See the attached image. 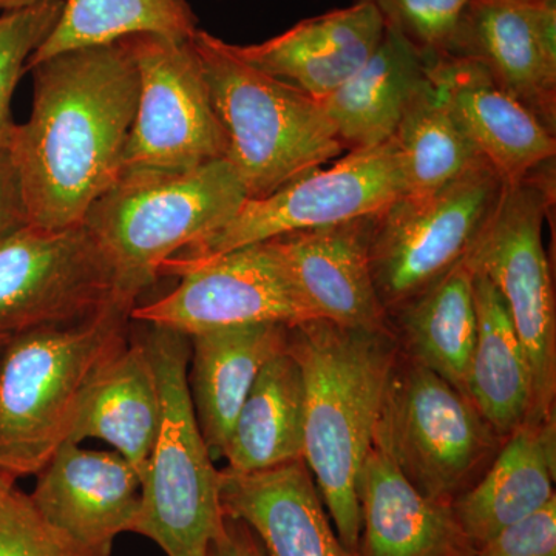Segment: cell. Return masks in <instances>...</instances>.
<instances>
[{
	"instance_id": "obj_24",
	"label": "cell",
	"mask_w": 556,
	"mask_h": 556,
	"mask_svg": "<svg viewBox=\"0 0 556 556\" xmlns=\"http://www.w3.org/2000/svg\"><path fill=\"white\" fill-rule=\"evenodd\" d=\"M427 79L426 62L386 30L369 60L317 102L346 152L375 148L394 137L405 108Z\"/></svg>"
},
{
	"instance_id": "obj_27",
	"label": "cell",
	"mask_w": 556,
	"mask_h": 556,
	"mask_svg": "<svg viewBox=\"0 0 556 556\" xmlns=\"http://www.w3.org/2000/svg\"><path fill=\"white\" fill-rule=\"evenodd\" d=\"M477 340L468 369V399L506 439L532 412V379L525 350L496 288L473 273Z\"/></svg>"
},
{
	"instance_id": "obj_29",
	"label": "cell",
	"mask_w": 556,
	"mask_h": 556,
	"mask_svg": "<svg viewBox=\"0 0 556 556\" xmlns=\"http://www.w3.org/2000/svg\"><path fill=\"white\" fill-rule=\"evenodd\" d=\"M199 17L188 0H64L56 27L28 61L33 64L84 47L105 46L129 36L190 40Z\"/></svg>"
},
{
	"instance_id": "obj_2",
	"label": "cell",
	"mask_w": 556,
	"mask_h": 556,
	"mask_svg": "<svg viewBox=\"0 0 556 556\" xmlns=\"http://www.w3.org/2000/svg\"><path fill=\"white\" fill-rule=\"evenodd\" d=\"M288 350L305 387L303 463L340 543L356 556L362 527L358 481L401 346L391 325L348 328L311 318L289 329Z\"/></svg>"
},
{
	"instance_id": "obj_5",
	"label": "cell",
	"mask_w": 556,
	"mask_h": 556,
	"mask_svg": "<svg viewBox=\"0 0 556 556\" xmlns=\"http://www.w3.org/2000/svg\"><path fill=\"white\" fill-rule=\"evenodd\" d=\"M192 46L228 137V156L248 199L258 200L345 155L320 104L249 64L233 43L195 33Z\"/></svg>"
},
{
	"instance_id": "obj_28",
	"label": "cell",
	"mask_w": 556,
	"mask_h": 556,
	"mask_svg": "<svg viewBox=\"0 0 556 556\" xmlns=\"http://www.w3.org/2000/svg\"><path fill=\"white\" fill-rule=\"evenodd\" d=\"M393 139L405 195H427L485 163L430 78L413 94Z\"/></svg>"
},
{
	"instance_id": "obj_30",
	"label": "cell",
	"mask_w": 556,
	"mask_h": 556,
	"mask_svg": "<svg viewBox=\"0 0 556 556\" xmlns=\"http://www.w3.org/2000/svg\"><path fill=\"white\" fill-rule=\"evenodd\" d=\"M386 30L415 51L427 64L453 56L460 25L473 0H368Z\"/></svg>"
},
{
	"instance_id": "obj_34",
	"label": "cell",
	"mask_w": 556,
	"mask_h": 556,
	"mask_svg": "<svg viewBox=\"0 0 556 556\" xmlns=\"http://www.w3.org/2000/svg\"><path fill=\"white\" fill-rule=\"evenodd\" d=\"M27 222L20 179L9 152L0 153V239Z\"/></svg>"
},
{
	"instance_id": "obj_14",
	"label": "cell",
	"mask_w": 556,
	"mask_h": 556,
	"mask_svg": "<svg viewBox=\"0 0 556 556\" xmlns=\"http://www.w3.org/2000/svg\"><path fill=\"white\" fill-rule=\"evenodd\" d=\"M453 56L481 62L556 137V0H473Z\"/></svg>"
},
{
	"instance_id": "obj_19",
	"label": "cell",
	"mask_w": 556,
	"mask_h": 556,
	"mask_svg": "<svg viewBox=\"0 0 556 556\" xmlns=\"http://www.w3.org/2000/svg\"><path fill=\"white\" fill-rule=\"evenodd\" d=\"M219 503L225 517L254 532L266 556H351L303 460L254 473L219 470Z\"/></svg>"
},
{
	"instance_id": "obj_31",
	"label": "cell",
	"mask_w": 556,
	"mask_h": 556,
	"mask_svg": "<svg viewBox=\"0 0 556 556\" xmlns=\"http://www.w3.org/2000/svg\"><path fill=\"white\" fill-rule=\"evenodd\" d=\"M64 0H46L28 9L0 14V153L9 149L16 123L11 102L28 61L60 21Z\"/></svg>"
},
{
	"instance_id": "obj_6",
	"label": "cell",
	"mask_w": 556,
	"mask_h": 556,
	"mask_svg": "<svg viewBox=\"0 0 556 556\" xmlns=\"http://www.w3.org/2000/svg\"><path fill=\"white\" fill-rule=\"evenodd\" d=\"M142 342L159 379L161 427L141 475L134 533L167 556H207L222 529L219 470L201 434L189 390L188 336L148 325Z\"/></svg>"
},
{
	"instance_id": "obj_18",
	"label": "cell",
	"mask_w": 556,
	"mask_h": 556,
	"mask_svg": "<svg viewBox=\"0 0 556 556\" xmlns=\"http://www.w3.org/2000/svg\"><path fill=\"white\" fill-rule=\"evenodd\" d=\"M383 35L379 11L368 0H357L300 21L265 42L233 43V49L254 67L321 101L369 60Z\"/></svg>"
},
{
	"instance_id": "obj_17",
	"label": "cell",
	"mask_w": 556,
	"mask_h": 556,
	"mask_svg": "<svg viewBox=\"0 0 556 556\" xmlns=\"http://www.w3.org/2000/svg\"><path fill=\"white\" fill-rule=\"evenodd\" d=\"M427 75L504 182L522 181L555 163V135L507 93L481 62L442 58L427 64Z\"/></svg>"
},
{
	"instance_id": "obj_16",
	"label": "cell",
	"mask_w": 556,
	"mask_h": 556,
	"mask_svg": "<svg viewBox=\"0 0 556 556\" xmlns=\"http://www.w3.org/2000/svg\"><path fill=\"white\" fill-rule=\"evenodd\" d=\"M372 218L266 240L314 318L348 328L390 327L369 265Z\"/></svg>"
},
{
	"instance_id": "obj_3",
	"label": "cell",
	"mask_w": 556,
	"mask_h": 556,
	"mask_svg": "<svg viewBox=\"0 0 556 556\" xmlns=\"http://www.w3.org/2000/svg\"><path fill=\"white\" fill-rule=\"evenodd\" d=\"M135 305L115 300L86 320L11 336L0 350V470L36 477L72 441L102 369L127 346Z\"/></svg>"
},
{
	"instance_id": "obj_32",
	"label": "cell",
	"mask_w": 556,
	"mask_h": 556,
	"mask_svg": "<svg viewBox=\"0 0 556 556\" xmlns=\"http://www.w3.org/2000/svg\"><path fill=\"white\" fill-rule=\"evenodd\" d=\"M0 556H100L40 517L28 493L0 497Z\"/></svg>"
},
{
	"instance_id": "obj_35",
	"label": "cell",
	"mask_w": 556,
	"mask_h": 556,
	"mask_svg": "<svg viewBox=\"0 0 556 556\" xmlns=\"http://www.w3.org/2000/svg\"><path fill=\"white\" fill-rule=\"evenodd\" d=\"M207 556H266L258 538L239 519L223 518L222 529L208 546Z\"/></svg>"
},
{
	"instance_id": "obj_12",
	"label": "cell",
	"mask_w": 556,
	"mask_h": 556,
	"mask_svg": "<svg viewBox=\"0 0 556 556\" xmlns=\"http://www.w3.org/2000/svg\"><path fill=\"white\" fill-rule=\"evenodd\" d=\"M115 300L123 299L112 266L84 226L47 229L25 223L0 239L3 334L76 324Z\"/></svg>"
},
{
	"instance_id": "obj_7",
	"label": "cell",
	"mask_w": 556,
	"mask_h": 556,
	"mask_svg": "<svg viewBox=\"0 0 556 556\" xmlns=\"http://www.w3.org/2000/svg\"><path fill=\"white\" fill-rule=\"evenodd\" d=\"M555 189V163L522 181L504 182L496 207L464 257L471 273L500 292L525 350L532 379L527 420L555 415L556 302L543 241Z\"/></svg>"
},
{
	"instance_id": "obj_1",
	"label": "cell",
	"mask_w": 556,
	"mask_h": 556,
	"mask_svg": "<svg viewBox=\"0 0 556 556\" xmlns=\"http://www.w3.org/2000/svg\"><path fill=\"white\" fill-rule=\"evenodd\" d=\"M30 118L16 124L9 152L27 222L83 226L123 170L138 104V72L123 40L54 54L27 68Z\"/></svg>"
},
{
	"instance_id": "obj_13",
	"label": "cell",
	"mask_w": 556,
	"mask_h": 556,
	"mask_svg": "<svg viewBox=\"0 0 556 556\" xmlns=\"http://www.w3.org/2000/svg\"><path fill=\"white\" fill-rule=\"evenodd\" d=\"M178 287L135 306L131 321L190 336L252 324L288 327L314 318L269 241L179 270Z\"/></svg>"
},
{
	"instance_id": "obj_9",
	"label": "cell",
	"mask_w": 556,
	"mask_h": 556,
	"mask_svg": "<svg viewBox=\"0 0 556 556\" xmlns=\"http://www.w3.org/2000/svg\"><path fill=\"white\" fill-rule=\"evenodd\" d=\"M402 195L404 170L393 138L351 150L327 169L302 175L265 199H248L225 228L167 260L160 277L283 233L372 217Z\"/></svg>"
},
{
	"instance_id": "obj_23",
	"label": "cell",
	"mask_w": 556,
	"mask_h": 556,
	"mask_svg": "<svg viewBox=\"0 0 556 556\" xmlns=\"http://www.w3.org/2000/svg\"><path fill=\"white\" fill-rule=\"evenodd\" d=\"M161 415L159 379L148 348L141 338L130 340L91 387L70 442H108L141 479L159 438Z\"/></svg>"
},
{
	"instance_id": "obj_8",
	"label": "cell",
	"mask_w": 556,
	"mask_h": 556,
	"mask_svg": "<svg viewBox=\"0 0 556 556\" xmlns=\"http://www.w3.org/2000/svg\"><path fill=\"white\" fill-rule=\"evenodd\" d=\"M501 441L466 394L399 353L372 444L417 492L452 506L481 478Z\"/></svg>"
},
{
	"instance_id": "obj_4",
	"label": "cell",
	"mask_w": 556,
	"mask_h": 556,
	"mask_svg": "<svg viewBox=\"0 0 556 556\" xmlns=\"http://www.w3.org/2000/svg\"><path fill=\"white\" fill-rule=\"evenodd\" d=\"M247 200L228 160L186 172L124 170L83 226L108 257L118 298L137 306L167 260L225 228Z\"/></svg>"
},
{
	"instance_id": "obj_25",
	"label": "cell",
	"mask_w": 556,
	"mask_h": 556,
	"mask_svg": "<svg viewBox=\"0 0 556 556\" xmlns=\"http://www.w3.org/2000/svg\"><path fill=\"white\" fill-rule=\"evenodd\" d=\"M405 354L467 394L477 340L473 273L459 262L388 316Z\"/></svg>"
},
{
	"instance_id": "obj_38",
	"label": "cell",
	"mask_w": 556,
	"mask_h": 556,
	"mask_svg": "<svg viewBox=\"0 0 556 556\" xmlns=\"http://www.w3.org/2000/svg\"><path fill=\"white\" fill-rule=\"evenodd\" d=\"M11 336L3 334V332H0V350H2L3 345H5L7 342H9V339Z\"/></svg>"
},
{
	"instance_id": "obj_15",
	"label": "cell",
	"mask_w": 556,
	"mask_h": 556,
	"mask_svg": "<svg viewBox=\"0 0 556 556\" xmlns=\"http://www.w3.org/2000/svg\"><path fill=\"white\" fill-rule=\"evenodd\" d=\"M30 496L40 517L100 556L134 533L141 506L139 473L116 452L67 442L36 475Z\"/></svg>"
},
{
	"instance_id": "obj_37",
	"label": "cell",
	"mask_w": 556,
	"mask_h": 556,
	"mask_svg": "<svg viewBox=\"0 0 556 556\" xmlns=\"http://www.w3.org/2000/svg\"><path fill=\"white\" fill-rule=\"evenodd\" d=\"M13 486H16V481L0 470V497L5 495V493H9Z\"/></svg>"
},
{
	"instance_id": "obj_11",
	"label": "cell",
	"mask_w": 556,
	"mask_h": 556,
	"mask_svg": "<svg viewBox=\"0 0 556 556\" xmlns=\"http://www.w3.org/2000/svg\"><path fill=\"white\" fill-rule=\"evenodd\" d=\"M138 72V104L123 170L186 172L228 156V137L190 40L121 39Z\"/></svg>"
},
{
	"instance_id": "obj_20",
	"label": "cell",
	"mask_w": 556,
	"mask_h": 556,
	"mask_svg": "<svg viewBox=\"0 0 556 556\" xmlns=\"http://www.w3.org/2000/svg\"><path fill=\"white\" fill-rule=\"evenodd\" d=\"M356 556H473L452 506L428 500L372 444L358 481Z\"/></svg>"
},
{
	"instance_id": "obj_33",
	"label": "cell",
	"mask_w": 556,
	"mask_h": 556,
	"mask_svg": "<svg viewBox=\"0 0 556 556\" xmlns=\"http://www.w3.org/2000/svg\"><path fill=\"white\" fill-rule=\"evenodd\" d=\"M473 556H556V497L479 544Z\"/></svg>"
},
{
	"instance_id": "obj_36",
	"label": "cell",
	"mask_w": 556,
	"mask_h": 556,
	"mask_svg": "<svg viewBox=\"0 0 556 556\" xmlns=\"http://www.w3.org/2000/svg\"><path fill=\"white\" fill-rule=\"evenodd\" d=\"M46 0H0V11L9 13V11H17L28 9V7L38 5Z\"/></svg>"
},
{
	"instance_id": "obj_26",
	"label": "cell",
	"mask_w": 556,
	"mask_h": 556,
	"mask_svg": "<svg viewBox=\"0 0 556 556\" xmlns=\"http://www.w3.org/2000/svg\"><path fill=\"white\" fill-rule=\"evenodd\" d=\"M303 427L302 369L287 346L260 369L241 405L223 453L226 470L254 473L303 460Z\"/></svg>"
},
{
	"instance_id": "obj_21",
	"label": "cell",
	"mask_w": 556,
	"mask_h": 556,
	"mask_svg": "<svg viewBox=\"0 0 556 556\" xmlns=\"http://www.w3.org/2000/svg\"><path fill=\"white\" fill-rule=\"evenodd\" d=\"M555 427V415L526 420L504 439L481 478L453 501L456 522L475 547L556 497Z\"/></svg>"
},
{
	"instance_id": "obj_10",
	"label": "cell",
	"mask_w": 556,
	"mask_h": 556,
	"mask_svg": "<svg viewBox=\"0 0 556 556\" xmlns=\"http://www.w3.org/2000/svg\"><path fill=\"white\" fill-rule=\"evenodd\" d=\"M504 181L479 164L427 195H402L372 218L369 265L387 316L463 262Z\"/></svg>"
},
{
	"instance_id": "obj_22",
	"label": "cell",
	"mask_w": 556,
	"mask_h": 556,
	"mask_svg": "<svg viewBox=\"0 0 556 556\" xmlns=\"http://www.w3.org/2000/svg\"><path fill=\"white\" fill-rule=\"evenodd\" d=\"M289 329L283 324H252L190 336V397L214 460L222 459L260 369L287 350Z\"/></svg>"
}]
</instances>
